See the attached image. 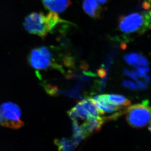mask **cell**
I'll return each mask as SVG.
<instances>
[{
	"label": "cell",
	"mask_w": 151,
	"mask_h": 151,
	"mask_svg": "<svg viewBox=\"0 0 151 151\" xmlns=\"http://www.w3.org/2000/svg\"><path fill=\"white\" fill-rule=\"evenodd\" d=\"M81 138L73 137L71 138L56 139L54 143L60 151H70L74 150L82 140Z\"/></svg>",
	"instance_id": "9"
},
{
	"label": "cell",
	"mask_w": 151,
	"mask_h": 151,
	"mask_svg": "<svg viewBox=\"0 0 151 151\" xmlns=\"http://www.w3.org/2000/svg\"><path fill=\"white\" fill-rule=\"evenodd\" d=\"M22 112L16 104L5 102L0 105V125L3 127L18 129L24 125L21 120Z\"/></svg>",
	"instance_id": "4"
},
{
	"label": "cell",
	"mask_w": 151,
	"mask_h": 151,
	"mask_svg": "<svg viewBox=\"0 0 151 151\" xmlns=\"http://www.w3.org/2000/svg\"><path fill=\"white\" fill-rule=\"evenodd\" d=\"M108 102L125 109L131 105L130 100L122 95L116 94H106Z\"/></svg>",
	"instance_id": "12"
},
{
	"label": "cell",
	"mask_w": 151,
	"mask_h": 151,
	"mask_svg": "<svg viewBox=\"0 0 151 151\" xmlns=\"http://www.w3.org/2000/svg\"><path fill=\"white\" fill-rule=\"evenodd\" d=\"M124 75L129 76L130 78H132L133 80H135V81H139V78L137 76H136L135 75L134 73H133V71H131L129 69L127 68H125L124 70Z\"/></svg>",
	"instance_id": "18"
},
{
	"label": "cell",
	"mask_w": 151,
	"mask_h": 151,
	"mask_svg": "<svg viewBox=\"0 0 151 151\" xmlns=\"http://www.w3.org/2000/svg\"><path fill=\"white\" fill-rule=\"evenodd\" d=\"M28 60L31 66L36 70H45L50 67L60 68L55 62L50 50L45 46L33 49L29 55Z\"/></svg>",
	"instance_id": "5"
},
{
	"label": "cell",
	"mask_w": 151,
	"mask_h": 151,
	"mask_svg": "<svg viewBox=\"0 0 151 151\" xmlns=\"http://www.w3.org/2000/svg\"><path fill=\"white\" fill-rule=\"evenodd\" d=\"M82 6L85 13L91 17H100L102 9L97 0H84Z\"/></svg>",
	"instance_id": "11"
},
{
	"label": "cell",
	"mask_w": 151,
	"mask_h": 151,
	"mask_svg": "<svg viewBox=\"0 0 151 151\" xmlns=\"http://www.w3.org/2000/svg\"><path fill=\"white\" fill-rule=\"evenodd\" d=\"M149 130H150V132H151V124L150 125V127H149Z\"/></svg>",
	"instance_id": "21"
},
{
	"label": "cell",
	"mask_w": 151,
	"mask_h": 151,
	"mask_svg": "<svg viewBox=\"0 0 151 151\" xmlns=\"http://www.w3.org/2000/svg\"><path fill=\"white\" fill-rule=\"evenodd\" d=\"M122 84L124 87L133 90H139L137 81L135 83L134 81L129 80H124L122 82Z\"/></svg>",
	"instance_id": "16"
},
{
	"label": "cell",
	"mask_w": 151,
	"mask_h": 151,
	"mask_svg": "<svg viewBox=\"0 0 151 151\" xmlns=\"http://www.w3.org/2000/svg\"><path fill=\"white\" fill-rule=\"evenodd\" d=\"M64 22L57 13L53 12H50L47 14L33 12L25 18L24 26L29 33L44 38Z\"/></svg>",
	"instance_id": "1"
},
{
	"label": "cell",
	"mask_w": 151,
	"mask_h": 151,
	"mask_svg": "<svg viewBox=\"0 0 151 151\" xmlns=\"http://www.w3.org/2000/svg\"><path fill=\"white\" fill-rule=\"evenodd\" d=\"M118 46L117 47L116 45H115L111 48V50L108 52L105 62L101 67L108 73L114 61V58L116 56L118 50Z\"/></svg>",
	"instance_id": "14"
},
{
	"label": "cell",
	"mask_w": 151,
	"mask_h": 151,
	"mask_svg": "<svg viewBox=\"0 0 151 151\" xmlns=\"http://www.w3.org/2000/svg\"><path fill=\"white\" fill-rule=\"evenodd\" d=\"M124 60L129 65L138 68H148L149 63L146 58L139 53L131 52L124 56Z\"/></svg>",
	"instance_id": "10"
},
{
	"label": "cell",
	"mask_w": 151,
	"mask_h": 151,
	"mask_svg": "<svg viewBox=\"0 0 151 151\" xmlns=\"http://www.w3.org/2000/svg\"><path fill=\"white\" fill-rule=\"evenodd\" d=\"M106 119L100 117H89L82 125L86 136L88 137L93 133L100 131Z\"/></svg>",
	"instance_id": "7"
},
{
	"label": "cell",
	"mask_w": 151,
	"mask_h": 151,
	"mask_svg": "<svg viewBox=\"0 0 151 151\" xmlns=\"http://www.w3.org/2000/svg\"><path fill=\"white\" fill-rule=\"evenodd\" d=\"M142 7L146 9H149L150 7L151 0H143Z\"/></svg>",
	"instance_id": "19"
},
{
	"label": "cell",
	"mask_w": 151,
	"mask_h": 151,
	"mask_svg": "<svg viewBox=\"0 0 151 151\" xmlns=\"http://www.w3.org/2000/svg\"><path fill=\"white\" fill-rule=\"evenodd\" d=\"M80 102L91 117H99L100 115L103 114V112L96 107L91 99H84Z\"/></svg>",
	"instance_id": "13"
},
{
	"label": "cell",
	"mask_w": 151,
	"mask_h": 151,
	"mask_svg": "<svg viewBox=\"0 0 151 151\" xmlns=\"http://www.w3.org/2000/svg\"><path fill=\"white\" fill-rule=\"evenodd\" d=\"M47 9L58 13L64 12L71 4L70 0H42Z\"/></svg>",
	"instance_id": "8"
},
{
	"label": "cell",
	"mask_w": 151,
	"mask_h": 151,
	"mask_svg": "<svg viewBox=\"0 0 151 151\" xmlns=\"http://www.w3.org/2000/svg\"><path fill=\"white\" fill-rule=\"evenodd\" d=\"M91 100L97 108L104 113H111L122 110V108L119 106L114 105L108 102L106 97V94L94 95L92 96Z\"/></svg>",
	"instance_id": "6"
},
{
	"label": "cell",
	"mask_w": 151,
	"mask_h": 151,
	"mask_svg": "<svg viewBox=\"0 0 151 151\" xmlns=\"http://www.w3.org/2000/svg\"><path fill=\"white\" fill-rule=\"evenodd\" d=\"M148 101L129 107L126 111V118L133 128H144L151 124V107Z\"/></svg>",
	"instance_id": "3"
},
{
	"label": "cell",
	"mask_w": 151,
	"mask_h": 151,
	"mask_svg": "<svg viewBox=\"0 0 151 151\" xmlns=\"http://www.w3.org/2000/svg\"><path fill=\"white\" fill-rule=\"evenodd\" d=\"M100 5L104 4L108 2V0H97Z\"/></svg>",
	"instance_id": "20"
},
{
	"label": "cell",
	"mask_w": 151,
	"mask_h": 151,
	"mask_svg": "<svg viewBox=\"0 0 151 151\" xmlns=\"http://www.w3.org/2000/svg\"><path fill=\"white\" fill-rule=\"evenodd\" d=\"M75 109L76 114L78 115L79 119L81 120H85L89 119L91 116L87 112L84 106L82 105L81 102H79L75 107H73Z\"/></svg>",
	"instance_id": "15"
},
{
	"label": "cell",
	"mask_w": 151,
	"mask_h": 151,
	"mask_svg": "<svg viewBox=\"0 0 151 151\" xmlns=\"http://www.w3.org/2000/svg\"><path fill=\"white\" fill-rule=\"evenodd\" d=\"M45 89L47 93L50 95L57 94L58 92L57 87L54 86H52L51 85H47L45 86Z\"/></svg>",
	"instance_id": "17"
},
{
	"label": "cell",
	"mask_w": 151,
	"mask_h": 151,
	"mask_svg": "<svg viewBox=\"0 0 151 151\" xmlns=\"http://www.w3.org/2000/svg\"><path fill=\"white\" fill-rule=\"evenodd\" d=\"M118 27L125 34H144L151 28V11L145 9L122 16L119 19Z\"/></svg>",
	"instance_id": "2"
}]
</instances>
